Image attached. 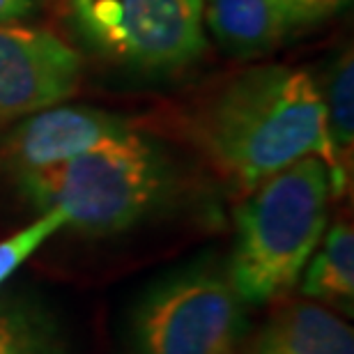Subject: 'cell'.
Returning a JSON list of instances; mask_svg holds the SVG:
<instances>
[{
	"instance_id": "obj_1",
	"label": "cell",
	"mask_w": 354,
	"mask_h": 354,
	"mask_svg": "<svg viewBox=\"0 0 354 354\" xmlns=\"http://www.w3.org/2000/svg\"><path fill=\"white\" fill-rule=\"evenodd\" d=\"M194 129L212 164L244 191L304 157L329 164L322 92L301 69L269 65L235 76L207 99Z\"/></svg>"
},
{
	"instance_id": "obj_2",
	"label": "cell",
	"mask_w": 354,
	"mask_h": 354,
	"mask_svg": "<svg viewBox=\"0 0 354 354\" xmlns=\"http://www.w3.org/2000/svg\"><path fill=\"white\" fill-rule=\"evenodd\" d=\"M331 196V173L320 157L295 161L249 191L235 212L228 267L244 304L263 306L297 286L327 232Z\"/></svg>"
},
{
	"instance_id": "obj_3",
	"label": "cell",
	"mask_w": 354,
	"mask_h": 354,
	"mask_svg": "<svg viewBox=\"0 0 354 354\" xmlns=\"http://www.w3.org/2000/svg\"><path fill=\"white\" fill-rule=\"evenodd\" d=\"M14 182L39 214L58 207L69 228L109 237L133 228L166 201L173 166L157 145L131 131Z\"/></svg>"
},
{
	"instance_id": "obj_4",
	"label": "cell",
	"mask_w": 354,
	"mask_h": 354,
	"mask_svg": "<svg viewBox=\"0 0 354 354\" xmlns=\"http://www.w3.org/2000/svg\"><path fill=\"white\" fill-rule=\"evenodd\" d=\"M246 329L228 272L191 267L157 283L131 317V354H230Z\"/></svg>"
},
{
	"instance_id": "obj_5",
	"label": "cell",
	"mask_w": 354,
	"mask_h": 354,
	"mask_svg": "<svg viewBox=\"0 0 354 354\" xmlns=\"http://www.w3.org/2000/svg\"><path fill=\"white\" fill-rule=\"evenodd\" d=\"M74 26L113 62L175 72L205 51L203 0H67Z\"/></svg>"
},
{
	"instance_id": "obj_6",
	"label": "cell",
	"mask_w": 354,
	"mask_h": 354,
	"mask_svg": "<svg viewBox=\"0 0 354 354\" xmlns=\"http://www.w3.org/2000/svg\"><path fill=\"white\" fill-rule=\"evenodd\" d=\"M81 58L44 28L0 26V124L51 109L74 95Z\"/></svg>"
},
{
	"instance_id": "obj_7",
	"label": "cell",
	"mask_w": 354,
	"mask_h": 354,
	"mask_svg": "<svg viewBox=\"0 0 354 354\" xmlns=\"http://www.w3.org/2000/svg\"><path fill=\"white\" fill-rule=\"evenodd\" d=\"M131 131L127 120L113 113L86 106H51L28 115L7 133L0 143V164L17 180L58 166Z\"/></svg>"
},
{
	"instance_id": "obj_8",
	"label": "cell",
	"mask_w": 354,
	"mask_h": 354,
	"mask_svg": "<svg viewBox=\"0 0 354 354\" xmlns=\"http://www.w3.org/2000/svg\"><path fill=\"white\" fill-rule=\"evenodd\" d=\"M249 354H354V331L315 301H292L263 324Z\"/></svg>"
},
{
	"instance_id": "obj_9",
	"label": "cell",
	"mask_w": 354,
	"mask_h": 354,
	"mask_svg": "<svg viewBox=\"0 0 354 354\" xmlns=\"http://www.w3.org/2000/svg\"><path fill=\"white\" fill-rule=\"evenodd\" d=\"M203 21L239 58L272 51L295 28L279 0H203Z\"/></svg>"
},
{
	"instance_id": "obj_10",
	"label": "cell",
	"mask_w": 354,
	"mask_h": 354,
	"mask_svg": "<svg viewBox=\"0 0 354 354\" xmlns=\"http://www.w3.org/2000/svg\"><path fill=\"white\" fill-rule=\"evenodd\" d=\"M301 295L329 304L343 315L354 313V232L350 223H336L310 256L301 279Z\"/></svg>"
},
{
	"instance_id": "obj_11",
	"label": "cell",
	"mask_w": 354,
	"mask_h": 354,
	"mask_svg": "<svg viewBox=\"0 0 354 354\" xmlns=\"http://www.w3.org/2000/svg\"><path fill=\"white\" fill-rule=\"evenodd\" d=\"M322 104L329 143L327 166L334 184V196H341L350 177L354 145V65L350 51H343L336 65L331 67L327 90L322 92Z\"/></svg>"
},
{
	"instance_id": "obj_12",
	"label": "cell",
	"mask_w": 354,
	"mask_h": 354,
	"mask_svg": "<svg viewBox=\"0 0 354 354\" xmlns=\"http://www.w3.org/2000/svg\"><path fill=\"white\" fill-rule=\"evenodd\" d=\"M55 315L32 297L0 299V354H65Z\"/></svg>"
},
{
	"instance_id": "obj_13",
	"label": "cell",
	"mask_w": 354,
	"mask_h": 354,
	"mask_svg": "<svg viewBox=\"0 0 354 354\" xmlns=\"http://www.w3.org/2000/svg\"><path fill=\"white\" fill-rule=\"evenodd\" d=\"M67 228V214L62 209H46L39 218L28 223L26 228L14 232L0 242V286L32 256L39 246H44L53 235Z\"/></svg>"
},
{
	"instance_id": "obj_14",
	"label": "cell",
	"mask_w": 354,
	"mask_h": 354,
	"mask_svg": "<svg viewBox=\"0 0 354 354\" xmlns=\"http://www.w3.org/2000/svg\"><path fill=\"white\" fill-rule=\"evenodd\" d=\"M292 26H306L334 17L350 0H279Z\"/></svg>"
},
{
	"instance_id": "obj_15",
	"label": "cell",
	"mask_w": 354,
	"mask_h": 354,
	"mask_svg": "<svg viewBox=\"0 0 354 354\" xmlns=\"http://www.w3.org/2000/svg\"><path fill=\"white\" fill-rule=\"evenodd\" d=\"M37 5V0H0V26H7L17 19H24Z\"/></svg>"
}]
</instances>
